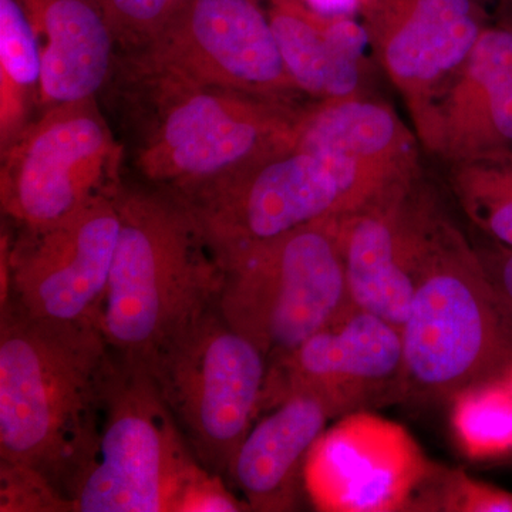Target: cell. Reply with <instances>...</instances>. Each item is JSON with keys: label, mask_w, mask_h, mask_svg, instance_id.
<instances>
[{"label": "cell", "mask_w": 512, "mask_h": 512, "mask_svg": "<svg viewBox=\"0 0 512 512\" xmlns=\"http://www.w3.org/2000/svg\"><path fill=\"white\" fill-rule=\"evenodd\" d=\"M113 360L100 323L3 305L0 460L36 471L67 501L93 450Z\"/></svg>", "instance_id": "cell-1"}, {"label": "cell", "mask_w": 512, "mask_h": 512, "mask_svg": "<svg viewBox=\"0 0 512 512\" xmlns=\"http://www.w3.org/2000/svg\"><path fill=\"white\" fill-rule=\"evenodd\" d=\"M120 232L100 326L114 355L147 366L217 306V252L177 195L121 187Z\"/></svg>", "instance_id": "cell-2"}, {"label": "cell", "mask_w": 512, "mask_h": 512, "mask_svg": "<svg viewBox=\"0 0 512 512\" xmlns=\"http://www.w3.org/2000/svg\"><path fill=\"white\" fill-rule=\"evenodd\" d=\"M402 345V402H450L512 365V309L484 265L453 239L430 241Z\"/></svg>", "instance_id": "cell-3"}, {"label": "cell", "mask_w": 512, "mask_h": 512, "mask_svg": "<svg viewBox=\"0 0 512 512\" xmlns=\"http://www.w3.org/2000/svg\"><path fill=\"white\" fill-rule=\"evenodd\" d=\"M346 217L326 218L279 237L217 252V309L264 353L269 367L291 356L350 305L343 259Z\"/></svg>", "instance_id": "cell-4"}, {"label": "cell", "mask_w": 512, "mask_h": 512, "mask_svg": "<svg viewBox=\"0 0 512 512\" xmlns=\"http://www.w3.org/2000/svg\"><path fill=\"white\" fill-rule=\"evenodd\" d=\"M146 367L114 355L96 440L67 501L76 512H180L202 473Z\"/></svg>", "instance_id": "cell-5"}, {"label": "cell", "mask_w": 512, "mask_h": 512, "mask_svg": "<svg viewBox=\"0 0 512 512\" xmlns=\"http://www.w3.org/2000/svg\"><path fill=\"white\" fill-rule=\"evenodd\" d=\"M137 76L157 106L137 150V167L164 190H184L295 146L299 123L259 94Z\"/></svg>", "instance_id": "cell-6"}, {"label": "cell", "mask_w": 512, "mask_h": 512, "mask_svg": "<svg viewBox=\"0 0 512 512\" xmlns=\"http://www.w3.org/2000/svg\"><path fill=\"white\" fill-rule=\"evenodd\" d=\"M146 369L202 467L222 478L262 409L269 363L217 306Z\"/></svg>", "instance_id": "cell-7"}, {"label": "cell", "mask_w": 512, "mask_h": 512, "mask_svg": "<svg viewBox=\"0 0 512 512\" xmlns=\"http://www.w3.org/2000/svg\"><path fill=\"white\" fill-rule=\"evenodd\" d=\"M123 147L96 97L53 104L2 148L0 205L20 228H42L119 194Z\"/></svg>", "instance_id": "cell-8"}, {"label": "cell", "mask_w": 512, "mask_h": 512, "mask_svg": "<svg viewBox=\"0 0 512 512\" xmlns=\"http://www.w3.org/2000/svg\"><path fill=\"white\" fill-rule=\"evenodd\" d=\"M119 195V194H117ZM117 195L2 238V306L33 318L100 323L120 232Z\"/></svg>", "instance_id": "cell-9"}, {"label": "cell", "mask_w": 512, "mask_h": 512, "mask_svg": "<svg viewBox=\"0 0 512 512\" xmlns=\"http://www.w3.org/2000/svg\"><path fill=\"white\" fill-rule=\"evenodd\" d=\"M171 192L187 205L215 251L353 215L328 168L295 147Z\"/></svg>", "instance_id": "cell-10"}, {"label": "cell", "mask_w": 512, "mask_h": 512, "mask_svg": "<svg viewBox=\"0 0 512 512\" xmlns=\"http://www.w3.org/2000/svg\"><path fill=\"white\" fill-rule=\"evenodd\" d=\"M133 64L136 73L259 96L293 84L254 0H188Z\"/></svg>", "instance_id": "cell-11"}, {"label": "cell", "mask_w": 512, "mask_h": 512, "mask_svg": "<svg viewBox=\"0 0 512 512\" xmlns=\"http://www.w3.org/2000/svg\"><path fill=\"white\" fill-rule=\"evenodd\" d=\"M439 464L396 421L372 410L339 417L305 466V491L320 511H420Z\"/></svg>", "instance_id": "cell-12"}, {"label": "cell", "mask_w": 512, "mask_h": 512, "mask_svg": "<svg viewBox=\"0 0 512 512\" xmlns=\"http://www.w3.org/2000/svg\"><path fill=\"white\" fill-rule=\"evenodd\" d=\"M402 332L350 303L338 318L269 367L265 404L306 389L325 397L336 417L402 403Z\"/></svg>", "instance_id": "cell-13"}, {"label": "cell", "mask_w": 512, "mask_h": 512, "mask_svg": "<svg viewBox=\"0 0 512 512\" xmlns=\"http://www.w3.org/2000/svg\"><path fill=\"white\" fill-rule=\"evenodd\" d=\"M333 417L335 410L325 397L298 389L282 394L272 412L254 423L227 474L249 511L298 508L305 491L306 460Z\"/></svg>", "instance_id": "cell-14"}, {"label": "cell", "mask_w": 512, "mask_h": 512, "mask_svg": "<svg viewBox=\"0 0 512 512\" xmlns=\"http://www.w3.org/2000/svg\"><path fill=\"white\" fill-rule=\"evenodd\" d=\"M342 244L350 302L402 332L429 239L404 228L392 208L346 217Z\"/></svg>", "instance_id": "cell-15"}, {"label": "cell", "mask_w": 512, "mask_h": 512, "mask_svg": "<svg viewBox=\"0 0 512 512\" xmlns=\"http://www.w3.org/2000/svg\"><path fill=\"white\" fill-rule=\"evenodd\" d=\"M42 52L43 109L96 97L116 39L94 0H19Z\"/></svg>", "instance_id": "cell-16"}, {"label": "cell", "mask_w": 512, "mask_h": 512, "mask_svg": "<svg viewBox=\"0 0 512 512\" xmlns=\"http://www.w3.org/2000/svg\"><path fill=\"white\" fill-rule=\"evenodd\" d=\"M396 134L393 117L382 107L343 103L326 107L299 123L296 150L311 154L338 181L352 214L372 204L379 181L362 160L383 156Z\"/></svg>", "instance_id": "cell-17"}, {"label": "cell", "mask_w": 512, "mask_h": 512, "mask_svg": "<svg viewBox=\"0 0 512 512\" xmlns=\"http://www.w3.org/2000/svg\"><path fill=\"white\" fill-rule=\"evenodd\" d=\"M389 32L387 64L409 82H427L453 69L481 35L471 0H417Z\"/></svg>", "instance_id": "cell-18"}, {"label": "cell", "mask_w": 512, "mask_h": 512, "mask_svg": "<svg viewBox=\"0 0 512 512\" xmlns=\"http://www.w3.org/2000/svg\"><path fill=\"white\" fill-rule=\"evenodd\" d=\"M42 52L19 0H0V146L5 148L30 123L40 103Z\"/></svg>", "instance_id": "cell-19"}, {"label": "cell", "mask_w": 512, "mask_h": 512, "mask_svg": "<svg viewBox=\"0 0 512 512\" xmlns=\"http://www.w3.org/2000/svg\"><path fill=\"white\" fill-rule=\"evenodd\" d=\"M451 427L468 457L484 460L512 450V392L503 379L477 384L450 400Z\"/></svg>", "instance_id": "cell-20"}, {"label": "cell", "mask_w": 512, "mask_h": 512, "mask_svg": "<svg viewBox=\"0 0 512 512\" xmlns=\"http://www.w3.org/2000/svg\"><path fill=\"white\" fill-rule=\"evenodd\" d=\"M269 23L293 84L308 93H325L323 16L292 0H278Z\"/></svg>", "instance_id": "cell-21"}, {"label": "cell", "mask_w": 512, "mask_h": 512, "mask_svg": "<svg viewBox=\"0 0 512 512\" xmlns=\"http://www.w3.org/2000/svg\"><path fill=\"white\" fill-rule=\"evenodd\" d=\"M468 59L471 79L487 100L491 127L498 137L512 141V32L481 33Z\"/></svg>", "instance_id": "cell-22"}, {"label": "cell", "mask_w": 512, "mask_h": 512, "mask_svg": "<svg viewBox=\"0 0 512 512\" xmlns=\"http://www.w3.org/2000/svg\"><path fill=\"white\" fill-rule=\"evenodd\" d=\"M420 511L512 512V491L476 480L466 471L437 466Z\"/></svg>", "instance_id": "cell-23"}, {"label": "cell", "mask_w": 512, "mask_h": 512, "mask_svg": "<svg viewBox=\"0 0 512 512\" xmlns=\"http://www.w3.org/2000/svg\"><path fill=\"white\" fill-rule=\"evenodd\" d=\"M116 43L134 52L150 42L188 0H94Z\"/></svg>", "instance_id": "cell-24"}, {"label": "cell", "mask_w": 512, "mask_h": 512, "mask_svg": "<svg viewBox=\"0 0 512 512\" xmlns=\"http://www.w3.org/2000/svg\"><path fill=\"white\" fill-rule=\"evenodd\" d=\"M326 47L325 94L342 97L355 90L359 70L357 60L367 45V32L349 18H326L323 26Z\"/></svg>", "instance_id": "cell-25"}, {"label": "cell", "mask_w": 512, "mask_h": 512, "mask_svg": "<svg viewBox=\"0 0 512 512\" xmlns=\"http://www.w3.org/2000/svg\"><path fill=\"white\" fill-rule=\"evenodd\" d=\"M2 511H70L62 494L30 468L0 461Z\"/></svg>", "instance_id": "cell-26"}, {"label": "cell", "mask_w": 512, "mask_h": 512, "mask_svg": "<svg viewBox=\"0 0 512 512\" xmlns=\"http://www.w3.org/2000/svg\"><path fill=\"white\" fill-rule=\"evenodd\" d=\"M471 207L478 221L505 247L512 248V173H497L473 185Z\"/></svg>", "instance_id": "cell-27"}, {"label": "cell", "mask_w": 512, "mask_h": 512, "mask_svg": "<svg viewBox=\"0 0 512 512\" xmlns=\"http://www.w3.org/2000/svg\"><path fill=\"white\" fill-rule=\"evenodd\" d=\"M507 248L493 264L483 265L495 288L512 309V248Z\"/></svg>", "instance_id": "cell-28"}, {"label": "cell", "mask_w": 512, "mask_h": 512, "mask_svg": "<svg viewBox=\"0 0 512 512\" xmlns=\"http://www.w3.org/2000/svg\"><path fill=\"white\" fill-rule=\"evenodd\" d=\"M306 6L323 18H349L363 5V0H305Z\"/></svg>", "instance_id": "cell-29"}, {"label": "cell", "mask_w": 512, "mask_h": 512, "mask_svg": "<svg viewBox=\"0 0 512 512\" xmlns=\"http://www.w3.org/2000/svg\"><path fill=\"white\" fill-rule=\"evenodd\" d=\"M501 379L504 380L505 384H507L508 389L512 392V365L508 367L507 372H505V375L501 377Z\"/></svg>", "instance_id": "cell-30"}]
</instances>
